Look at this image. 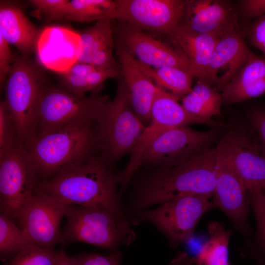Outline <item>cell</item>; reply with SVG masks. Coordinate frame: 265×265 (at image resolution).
<instances>
[{
  "label": "cell",
  "mask_w": 265,
  "mask_h": 265,
  "mask_svg": "<svg viewBox=\"0 0 265 265\" xmlns=\"http://www.w3.org/2000/svg\"><path fill=\"white\" fill-rule=\"evenodd\" d=\"M117 175L102 157L91 156L55 176L40 181L34 193L58 198L69 205L97 207L124 216Z\"/></svg>",
  "instance_id": "1"
},
{
  "label": "cell",
  "mask_w": 265,
  "mask_h": 265,
  "mask_svg": "<svg viewBox=\"0 0 265 265\" xmlns=\"http://www.w3.org/2000/svg\"><path fill=\"white\" fill-rule=\"evenodd\" d=\"M216 147L200 152L184 162L160 168L145 179L132 204L139 211L189 194L212 197L215 182Z\"/></svg>",
  "instance_id": "2"
},
{
  "label": "cell",
  "mask_w": 265,
  "mask_h": 265,
  "mask_svg": "<svg viewBox=\"0 0 265 265\" xmlns=\"http://www.w3.org/2000/svg\"><path fill=\"white\" fill-rule=\"evenodd\" d=\"M96 147V121H84L38 134L25 148L38 178L47 180L84 161Z\"/></svg>",
  "instance_id": "3"
},
{
  "label": "cell",
  "mask_w": 265,
  "mask_h": 265,
  "mask_svg": "<svg viewBox=\"0 0 265 265\" xmlns=\"http://www.w3.org/2000/svg\"><path fill=\"white\" fill-rule=\"evenodd\" d=\"M60 243L80 242L111 251L128 246L136 238L134 230L125 216L90 206L69 205Z\"/></svg>",
  "instance_id": "4"
},
{
  "label": "cell",
  "mask_w": 265,
  "mask_h": 265,
  "mask_svg": "<svg viewBox=\"0 0 265 265\" xmlns=\"http://www.w3.org/2000/svg\"><path fill=\"white\" fill-rule=\"evenodd\" d=\"M116 78L115 96L104 104L96 121L98 148L107 163L130 154L146 126L133 109L119 73Z\"/></svg>",
  "instance_id": "5"
},
{
  "label": "cell",
  "mask_w": 265,
  "mask_h": 265,
  "mask_svg": "<svg viewBox=\"0 0 265 265\" xmlns=\"http://www.w3.org/2000/svg\"><path fill=\"white\" fill-rule=\"evenodd\" d=\"M44 85L42 73L33 62L26 56L14 57L3 101L15 124L16 144L24 148L36 135V107Z\"/></svg>",
  "instance_id": "6"
},
{
  "label": "cell",
  "mask_w": 265,
  "mask_h": 265,
  "mask_svg": "<svg viewBox=\"0 0 265 265\" xmlns=\"http://www.w3.org/2000/svg\"><path fill=\"white\" fill-rule=\"evenodd\" d=\"M179 99L161 89L152 105L151 119L130 154L128 163L120 174L117 175L121 192L140 166L143 158L152 143L166 131L177 127L203 124L212 128L223 127L225 124L213 119H206L189 113L180 105Z\"/></svg>",
  "instance_id": "7"
},
{
  "label": "cell",
  "mask_w": 265,
  "mask_h": 265,
  "mask_svg": "<svg viewBox=\"0 0 265 265\" xmlns=\"http://www.w3.org/2000/svg\"><path fill=\"white\" fill-rule=\"evenodd\" d=\"M108 101L107 95L96 92L79 97L66 90L44 85L36 107L35 136L76 123L96 121Z\"/></svg>",
  "instance_id": "8"
},
{
  "label": "cell",
  "mask_w": 265,
  "mask_h": 265,
  "mask_svg": "<svg viewBox=\"0 0 265 265\" xmlns=\"http://www.w3.org/2000/svg\"><path fill=\"white\" fill-rule=\"evenodd\" d=\"M210 199L199 195H183L157 208L139 211L133 224L151 223L165 236L170 246L175 249L191 238L202 217L215 208Z\"/></svg>",
  "instance_id": "9"
},
{
  "label": "cell",
  "mask_w": 265,
  "mask_h": 265,
  "mask_svg": "<svg viewBox=\"0 0 265 265\" xmlns=\"http://www.w3.org/2000/svg\"><path fill=\"white\" fill-rule=\"evenodd\" d=\"M39 182L26 150L16 144L0 159V214L18 222Z\"/></svg>",
  "instance_id": "10"
},
{
  "label": "cell",
  "mask_w": 265,
  "mask_h": 265,
  "mask_svg": "<svg viewBox=\"0 0 265 265\" xmlns=\"http://www.w3.org/2000/svg\"><path fill=\"white\" fill-rule=\"evenodd\" d=\"M115 19L137 28L169 35L183 25L189 0H116Z\"/></svg>",
  "instance_id": "11"
},
{
  "label": "cell",
  "mask_w": 265,
  "mask_h": 265,
  "mask_svg": "<svg viewBox=\"0 0 265 265\" xmlns=\"http://www.w3.org/2000/svg\"><path fill=\"white\" fill-rule=\"evenodd\" d=\"M216 148L215 182L212 202L215 208L228 216L239 232L248 234L250 202L247 190L221 142Z\"/></svg>",
  "instance_id": "12"
},
{
  "label": "cell",
  "mask_w": 265,
  "mask_h": 265,
  "mask_svg": "<svg viewBox=\"0 0 265 265\" xmlns=\"http://www.w3.org/2000/svg\"><path fill=\"white\" fill-rule=\"evenodd\" d=\"M214 129L201 132L188 126L170 129L161 134L144 155L141 165L169 168L178 165L192 156L209 149L217 138Z\"/></svg>",
  "instance_id": "13"
},
{
  "label": "cell",
  "mask_w": 265,
  "mask_h": 265,
  "mask_svg": "<svg viewBox=\"0 0 265 265\" xmlns=\"http://www.w3.org/2000/svg\"><path fill=\"white\" fill-rule=\"evenodd\" d=\"M69 205L54 196L34 193L18 220L28 243L53 249L60 243V224Z\"/></svg>",
  "instance_id": "14"
},
{
  "label": "cell",
  "mask_w": 265,
  "mask_h": 265,
  "mask_svg": "<svg viewBox=\"0 0 265 265\" xmlns=\"http://www.w3.org/2000/svg\"><path fill=\"white\" fill-rule=\"evenodd\" d=\"M118 37V43L144 65L173 66L190 71L188 59L181 50H176L144 31L124 23Z\"/></svg>",
  "instance_id": "15"
},
{
  "label": "cell",
  "mask_w": 265,
  "mask_h": 265,
  "mask_svg": "<svg viewBox=\"0 0 265 265\" xmlns=\"http://www.w3.org/2000/svg\"><path fill=\"white\" fill-rule=\"evenodd\" d=\"M244 33L237 28L223 35L212 56L207 72V82L215 84L218 91L233 78L256 54L248 48Z\"/></svg>",
  "instance_id": "16"
},
{
  "label": "cell",
  "mask_w": 265,
  "mask_h": 265,
  "mask_svg": "<svg viewBox=\"0 0 265 265\" xmlns=\"http://www.w3.org/2000/svg\"><path fill=\"white\" fill-rule=\"evenodd\" d=\"M247 190L258 186L265 189V150L243 130L228 132L220 141Z\"/></svg>",
  "instance_id": "17"
},
{
  "label": "cell",
  "mask_w": 265,
  "mask_h": 265,
  "mask_svg": "<svg viewBox=\"0 0 265 265\" xmlns=\"http://www.w3.org/2000/svg\"><path fill=\"white\" fill-rule=\"evenodd\" d=\"M117 45L119 76L131 106L142 122L149 123L153 104L162 88L157 86L142 71L137 60L125 47L119 43Z\"/></svg>",
  "instance_id": "18"
},
{
  "label": "cell",
  "mask_w": 265,
  "mask_h": 265,
  "mask_svg": "<svg viewBox=\"0 0 265 265\" xmlns=\"http://www.w3.org/2000/svg\"><path fill=\"white\" fill-rule=\"evenodd\" d=\"M36 40L37 53L43 65L61 73L78 61L80 34L60 27L44 29Z\"/></svg>",
  "instance_id": "19"
},
{
  "label": "cell",
  "mask_w": 265,
  "mask_h": 265,
  "mask_svg": "<svg viewBox=\"0 0 265 265\" xmlns=\"http://www.w3.org/2000/svg\"><path fill=\"white\" fill-rule=\"evenodd\" d=\"M183 25L199 33L224 34L238 28L231 6L227 1L217 0H189Z\"/></svg>",
  "instance_id": "20"
},
{
  "label": "cell",
  "mask_w": 265,
  "mask_h": 265,
  "mask_svg": "<svg viewBox=\"0 0 265 265\" xmlns=\"http://www.w3.org/2000/svg\"><path fill=\"white\" fill-rule=\"evenodd\" d=\"M224 34L197 33L182 25L168 36L186 55L193 77L208 83L210 62L218 40Z\"/></svg>",
  "instance_id": "21"
},
{
  "label": "cell",
  "mask_w": 265,
  "mask_h": 265,
  "mask_svg": "<svg viewBox=\"0 0 265 265\" xmlns=\"http://www.w3.org/2000/svg\"><path fill=\"white\" fill-rule=\"evenodd\" d=\"M110 18L100 20L80 33L78 61L105 68L119 69L113 56L114 41Z\"/></svg>",
  "instance_id": "22"
},
{
  "label": "cell",
  "mask_w": 265,
  "mask_h": 265,
  "mask_svg": "<svg viewBox=\"0 0 265 265\" xmlns=\"http://www.w3.org/2000/svg\"><path fill=\"white\" fill-rule=\"evenodd\" d=\"M0 36L14 46L24 56L33 49L38 37L35 26L22 10L13 4H0Z\"/></svg>",
  "instance_id": "23"
},
{
  "label": "cell",
  "mask_w": 265,
  "mask_h": 265,
  "mask_svg": "<svg viewBox=\"0 0 265 265\" xmlns=\"http://www.w3.org/2000/svg\"><path fill=\"white\" fill-rule=\"evenodd\" d=\"M119 69L105 68L77 61L61 73L65 90L79 97L100 88L107 79L117 78Z\"/></svg>",
  "instance_id": "24"
},
{
  "label": "cell",
  "mask_w": 265,
  "mask_h": 265,
  "mask_svg": "<svg viewBox=\"0 0 265 265\" xmlns=\"http://www.w3.org/2000/svg\"><path fill=\"white\" fill-rule=\"evenodd\" d=\"M221 94L210 84L198 80L191 91L182 98V105L189 113L206 119L221 115Z\"/></svg>",
  "instance_id": "25"
},
{
  "label": "cell",
  "mask_w": 265,
  "mask_h": 265,
  "mask_svg": "<svg viewBox=\"0 0 265 265\" xmlns=\"http://www.w3.org/2000/svg\"><path fill=\"white\" fill-rule=\"evenodd\" d=\"M210 235L193 258L196 265H229L228 247L231 231L219 222L212 221L208 225Z\"/></svg>",
  "instance_id": "26"
},
{
  "label": "cell",
  "mask_w": 265,
  "mask_h": 265,
  "mask_svg": "<svg viewBox=\"0 0 265 265\" xmlns=\"http://www.w3.org/2000/svg\"><path fill=\"white\" fill-rule=\"evenodd\" d=\"M116 4L111 0H68L56 20L89 22L110 18L115 19Z\"/></svg>",
  "instance_id": "27"
},
{
  "label": "cell",
  "mask_w": 265,
  "mask_h": 265,
  "mask_svg": "<svg viewBox=\"0 0 265 265\" xmlns=\"http://www.w3.org/2000/svg\"><path fill=\"white\" fill-rule=\"evenodd\" d=\"M138 63L142 71L157 86L169 90L179 99L192 90L194 77L190 71L173 66L152 68Z\"/></svg>",
  "instance_id": "28"
},
{
  "label": "cell",
  "mask_w": 265,
  "mask_h": 265,
  "mask_svg": "<svg viewBox=\"0 0 265 265\" xmlns=\"http://www.w3.org/2000/svg\"><path fill=\"white\" fill-rule=\"evenodd\" d=\"M63 250L56 251L27 244L16 251L6 265H56Z\"/></svg>",
  "instance_id": "29"
},
{
  "label": "cell",
  "mask_w": 265,
  "mask_h": 265,
  "mask_svg": "<svg viewBox=\"0 0 265 265\" xmlns=\"http://www.w3.org/2000/svg\"><path fill=\"white\" fill-rule=\"evenodd\" d=\"M247 191L257 225V261L263 264L265 263V189L255 186L249 188Z\"/></svg>",
  "instance_id": "30"
},
{
  "label": "cell",
  "mask_w": 265,
  "mask_h": 265,
  "mask_svg": "<svg viewBox=\"0 0 265 265\" xmlns=\"http://www.w3.org/2000/svg\"><path fill=\"white\" fill-rule=\"evenodd\" d=\"M27 242L23 232L7 216L0 214V254L2 257L13 255Z\"/></svg>",
  "instance_id": "31"
},
{
  "label": "cell",
  "mask_w": 265,
  "mask_h": 265,
  "mask_svg": "<svg viewBox=\"0 0 265 265\" xmlns=\"http://www.w3.org/2000/svg\"><path fill=\"white\" fill-rule=\"evenodd\" d=\"M265 78V59L255 55L242 67L221 92L232 91Z\"/></svg>",
  "instance_id": "32"
},
{
  "label": "cell",
  "mask_w": 265,
  "mask_h": 265,
  "mask_svg": "<svg viewBox=\"0 0 265 265\" xmlns=\"http://www.w3.org/2000/svg\"><path fill=\"white\" fill-rule=\"evenodd\" d=\"M16 128L3 101L0 103V159L16 145Z\"/></svg>",
  "instance_id": "33"
},
{
  "label": "cell",
  "mask_w": 265,
  "mask_h": 265,
  "mask_svg": "<svg viewBox=\"0 0 265 265\" xmlns=\"http://www.w3.org/2000/svg\"><path fill=\"white\" fill-rule=\"evenodd\" d=\"M265 93V78L239 88L222 91L223 104H233L259 97Z\"/></svg>",
  "instance_id": "34"
},
{
  "label": "cell",
  "mask_w": 265,
  "mask_h": 265,
  "mask_svg": "<svg viewBox=\"0 0 265 265\" xmlns=\"http://www.w3.org/2000/svg\"><path fill=\"white\" fill-rule=\"evenodd\" d=\"M78 265H121L122 255L117 251L108 255L84 253L75 256Z\"/></svg>",
  "instance_id": "35"
},
{
  "label": "cell",
  "mask_w": 265,
  "mask_h": 265,
  "mask_svg": "<svg viewBox=\"0 0 265 265\" xmlns=\"http://www.w3.org/2000/svg\"><path fill=\"white\" fill-rule=\"evenodd\" d=\"M246 33L250 42L265 54V14L255 19Z\"/></svg>",
  "instance_id": "36"
},
{
  "label": "cell",
  "mask_w": 265,
  "mask_h": 265,
  "mask_svg": "<svg viewBox=\"0 0 265 265\" xmlns=\"http://www.w3.org/2000/svg\"><path fill=\"white\" fill-rule=\"evenodd\" d=\"M68 0H31L29 2L48 21L56 20Z\"/></svg>",
  "instance_id": "37"
},
{
  "label": "cell",
  "mask_w": 265,
  "mask_h": 265,
  "mask_svg": "<svg viewBox=\"0 0 265 265\" xmlns=\"http://www.w3.org/2000/svg\"><path fill=\"white\" fill-rule=\"evenodd\" d=\"M9 44L0 36V86L2 89L10 70L14 57Z\"/></svg>",
  "instance_id": "38"
},
{
  "label": "cell",
  "mask_w": 265,
  "mask_h": 265,
  "mask_svg": "<svg viewBox=\"0 0 265 265\" xmlns=\"http://www.w3.org/2000/svg\"><path fill=\"white\" fill-rule=\"evenodd\" d=\"M241 9L247 18H256L265 14V0H243L240 1Z\"/></svg>",
  "instance_id": "39"
},
{
  "label": "cell",
  "mask_w": 265,
  "mask_h": 265,
  "mask_svg": "<svg viewBox=\"0 0 265 265\" xmlns=\"http://www.w3.org/2000/svg\"><path fill=\"white\" fill-rule=\"evenodd\" d=\"M251 124L256 132L261 145L265 150V109L253 111L250 116Z\"/></svg>",
  "instance_id": "40"
},
{
  "label": "cell",
  "mask_w": 265,
  "mask_h": 265,
  "mask_svg": "<svg viewBox=\"0 0 265 265\" xmlns=\"http://www.w3.org/2000/svg\"><path fill=\"white\" fill-rule=\"evenodd\" d=\"M168 265H196L193 258H191L186 253L180 252L171 260Z\"/></svg>",
  "instance_id": "41"
},
{
  "label": "cell",
  "mask_w": 265,
  "mask_h": 265,
  "mask_svg": "<svg viewBox=\"0 0 265 265\" xmlns=\"http://www.w3.org/2000/svg\"><path fill=\"white\" fill-rule=\"evenodd\" d=\"M56 265H78L75 257L68 256L63 250L60 258Z\"/></svg>",
  "instance_id": "42"
},
{
  "label": "cell",
  "mask_w": 265,
  "mask_h": 265,
  "mask_svg": "<svg viewBox=\"0 0 265 265\" xmlns=\"http://www.w3.org/2000/svg\"></svg>",
  "instance_id": "43"
}]
</instances>
